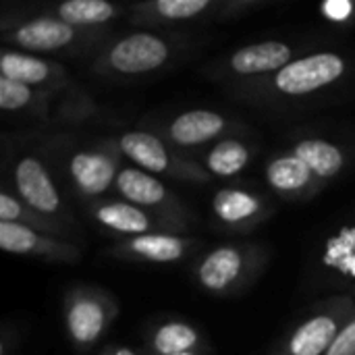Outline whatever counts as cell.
Returning a JSON list of instances; mask_svg holds the SVG:
<instances>
[{
  "label": "cell",
  "instance_id": "obj_1",
  "mask_svg": "<svg viewBox=\"0 0 355 355\" xmlns=\"http://www.w3.org/2000/svg\"><path fill=\"white\" fill-rule=\"evenodd\" d=\"M4 44L29 54H69L81 56L92 50L100 52L106 46V29H81L73 27L52 15H37L17 21L10 27H2Z\"/></svg>",
  "mask_w": 355,
  "mask_h": 355
},
{
  "label": "cell",
  "instance_id": "obj_2",
  "mask_svg": "<svg viewBox=\"0 0 355 355\" xmlns=\"http://www.w3.org/2000/svg\"><path fill=\"white\" fill-rule=\"evenodd\" d=\"M177 48L160 33L139 29L108 42L92 60V71L108 79H137L164 69Z\"/></svg>",
  "mask_w": 355,
  "mask_h": 355
},
{
  "label": "cell",
  "instance_id": "obj_3",
  "mask_svg": "<svg viewBox=\"0 0 355 355\" xmlns=\"http://www.w3.org/2000/svg\"><path fill=\"white\" fill-rule=\"evenodd\" d=\"M347 58L333 50L312 52L300 58H293L287 67L277 71L270 77L254 79L248 83V96H281V98H306L318 94L337 81H341L347 73Z\"/></svg>",
  "mask_w": 355,
  "mask_h": 355
},
{
  "label": "cell",
  "instance_id": "obj_4",
  "mask_svg": "<svg viewBox=\"0 0 355 355\" xmlns=\"http://www.w3.org/2000/svg\"><path fill=\"white\" fill-rule=\"evenodd\" d=\"M266 250L258 243L218 245L193 266L198 285L212 295H235L250 287L266 264Z\"/></svg>",
  "mask_w": 355,
  "mask_h": 355
},
{
  "label": "cell",
  "instance_id": "obj_5",
  "mask_svg": "<svg viewBox=\"0 0 355 355\" xmlns=\"http://www.w3.org/2000/svg\"><path fill=\"white\" fill-rule=\"evenodd\" d=\"M116 144L121 148V154L131 160L133 166L154 177H168L193 185H204L212 181V175L204 168V164L185 156L183 152L173 148L162 135H156L152 131H125L116 139Z\"/></svg>",
  "mask_w": 355,
  "mask_h": 355
},
{
  "label": "cell",
  "instance_id": "obj_6",
  "mask_svg": "<svg viewBox=\"0 0 355 355\" xmlns=\"http://www.w3.org/2000/svg\"><path fill=\"white\" fill-rule=\"evenodd\" d=\"M119 316V302L104 289L75 285L62 297V320L69 341L79 354H87L108 333Z\"/></svg>",
  "mask_w": 355,
  "mask_h": 355
},
{
  "label": "cell",
  "instance_id": "obj_7",
  "mask_svg": "<svg viewBox=\"0 0 355 355\" xmlns=\"http://www.w3.org/2000/svg\"><path fill=\"white\" fill-rule=\"evenodd\" d=\"M354 312L355 302L352 297H333L324 302L310 318L291 331L277 355H324Z\"/></svg>",
  "mask_w": 355,
  "mask_h": 355
},
{
  "label": "cell",
  "instance_id": "obj_8",
  "mask_svg": "<svg viewBox=\"0 0 355 355\" xmlns=\"http://www.w3.org/2000/svg\"><path fill=\"white\" fill-rule=\"evenodd\" d=\"M114 189L121 200L164 216L177 223L183 231L191 225V212L183 200L164 181L137 166H125L114 183Z\"/></svg>",
  "mask_w": 355,
  "mask_h": 355
},
{
  "label": "cell",
  "instance_id": "obj_9",
  "mask_svg": "<svg viewBox=\"0 0 355 355\" xmlns=\"http://www.w3.org/2000/svg\"><path fill=\"white\" fill-rule=\"evenodd\" d=\"M123 168V154L116 139H104L94 148L79 150L69 160V177L75 191L94 202L114 187Z\"/></svg>",
  "mask_w": 355,
  "mask_h": 355
},
{
  "label": "cell",
  "instance_id": "obj_10",
  "mask_svg": "<svg viewBox=\"0 0 355 355\" xmlns=\"http://www.w3.org/2000/svg\"><path fill=\"white\" fill-rule=\"evenodd\" d=\"M12 185H15V196L31 210L52 220H58L62 225L71 223L62 196L40 158L23 156L12 168Z\"/></svg>",
  "mask_w": 355,
  "mask_h": 355
},
{
  "label": "cell",
  "instance_id": "obj_11",
  "mask_svg": "<svg viewBox=\"0 0 355 355\" xmlns=\"http://www.w3.org/2000/svg\"><path fill=\"white\" fill-rule=\"evenodd\" d=\"M92 218L108 233L129 239L152 233H183V229L154 212H148L125 200H96L89 206Z\"/></svg>",
  "mask_w": 355,
  "mask_h": 355
},
{
  "label": "cell",
  "instance_id": "obj_12",
  "mask_svg": "<svg viewBox=\"0 0 355 355\" xmlns=\"http://www.w3.org/2000/svg\"><path fill=\"white\" fill-rule=\"evenodd\" d=\"M0 77L35 87V89H44L50 94H64L69 89L75 87L69 71L64 64L37 56V54H29V52H21L15 48H4L2 56H0Z\"/></svg>",
  "mask_w": 355,
  "mask_h": 355
},
{
  "label": "cell",
  "instance_id": "obj_13",
  "mask_svg": "<svg viewBox=\"0 0 355 355\" xmlns=\"http://www.w3.org/2000/svg\"><path fill=\"white\" fill-rule=\"evenodd\" d=\"M233 129L235 123L227 119L223 112L208 110V108H193L173 116L164 125L162 137L173 148L183 152V150H196L208 144H216L225 139L227 133Z\"/></svg>",
  "mask_w": 355,
  "mask_h": 355
},
{
  "label": "cell",
  "instance_id": "obj_14",
  "mask_svg": "<svg viewBox=\"0 0 355 355\" xmlns=\"http://www.w3.org/2000/svg\"><path fill=\"white\" fill-rule=\"evenodd\" d=\"M200 241L183 233H152L129 239H119L110 254L129 262L144 264H177L196 254Z\"/></svg>",
  "mask_w": 355,
  "mask_h": 355
},
{
  "label": "cell",
  "instance_id": "obj_15",
  "mask_svg": "<svg viewBox=\"0 0 355 355\" xmlns=\"http://www.w3.org/2000/svg\"><path fill=\"white\" fill-rule=\"evenodd\" d=\"M214 220L231 233H250L272 212L268 200L245 187H223L212 196Z\"/></svg>",
  "mask_w": 355,
  "mask_h": 355
},
{
  "label": "cell",
  "instance_id": "obj_16",
  "mask_svg": "<svg viewBox=\"0 0 355 355\" xmlns=\"http://www.w3.org/2000/svg\"><path fill=\"white\" fill-rule=\"evenodd\" d=\"M0 248L6 254L40 258L48 262H62V264H71L81 258L79 245L15 223H0Z\"/></svg>",
  "mask_w": 355,
  "mask_h": 355
},
{
  "label": "cell",
  "instance_id": "obj_17",
  "mask_svg": "<svg viewBox=\"0 0 355 355\" xmlns=\"http://www.w3.org/2000/svg\"><path fill=\"white\" fill-rule=\"evenodd\" d=\"M223 0H148L127 8L135 25H183L202 19H218Z\"/></svg>",
  "mask_w": 355,
  "mask_h": 355
},
{
  "label": "cell",
  "instance_id": "obj_18",
  "mask_svg": "<svg viewBox=\"0 0 355 355\" xmlns=\"http://www.w3.org/2000/svg\"><path fill=\"white\" fill-rule=\"evenodd\" d=\"M293 60V48L287 42L266 40L237 48L223 62V73L239 79H264Z\"/></svg>",
  "mask_w": 355,
  "mask_h": 355
},
{
  "label": "cell",
  "instance_id": "obj_19",
  "mask_svg": "<svg viewBox=\"0 0 355 355\" xmlns=\"http://www.w3.org/2000/svg\"><path fill=\"white\" fill-rule=\"evenodd\" d=\"M264 177L268 187L285 200H304L322 187L310 166L302 162L291 150L272 156L264 168Z\"/></svg>",
  "mask_w": 355,
  "mask_h": 355
},
{
  "label": "cell",
  "instance_id": "obj_20",
  "mask_svg": "<svg viewBox=\"0 0 355 355\" xmlns=\"http://www.w3.org/2000/svg\"><path fill=\"white\" fill-rule=\"evenodd\" d=\"M189 352H206L204 335L185 320H164L148 333L141 355H179Z\"/></svg>",
  "mask_w": 355,
  "mask_h": 355
},
{
  "label": "cell",
  "instance_id": "obj_21",
  "mask_svg": "<svg viewBox=\"0 0 355 355\" xmlns=\"http://www.w3.org/2000/svg\"><path fill=\"white\" fill-rule=\"evenodd\" d=\"M291 152L310 166V171L318 177L322 185L337 179L347 164L345 150L322 137H304L293 144Z\"/></svg>",
  "mask_w": 355,
  "mask_h": 355
},
{
  "label": "cell",
  "instance_id": "obj_22",
  "mask_svg": "<svg viewBox=\"0 0 355 355\" xmlns=\"http://www.w3.org/2000/svg\"><path fill=\"white\" fill-rule=\"evenodd\" d=\"M125 8L106 0H67L52 8V17L81 29H104L110 21L119 19Z\"/></svg>",
  "mask_w": 355,
  "mask_h": 355
},
{
  "label": "cell",
  "instance_id": "obj_23",
  "mask_svg": "<svg viewBox=\"0 0 355 355\" xmlns=\"http://www.w3.org/2000/svg\"><path fill=\"white\" fill-rule=\"evenodd\" d=\"M54 94L35 89L0 77V108L4 112H21L33 119H50Z\"/></svg>",
  "mask_w": 355,
  "mask_h": 355
},
{
  "label": "cell",
  "instance_id": "obj_24",
  "mask_svg": "<svg viewBox=\"0 0 355 355\" xmlns=\"http://www.w3.org/2000/svg\"><path fill=\"white\" fill-rule=\"evenodd\" d=\"M252 158V148L237 139V137H225L208 148L204 154V168L212 177L231 179L239 175Z\"/></svg>",
  "mask_w": 355,
  "mask_h": 355
},
{
  "label": "cell",
  "instance_id": "obj_25",
  "mask_svg": "<svg viewBox=\"0 0 355 355\" xmlns=\"http://www.w3.org/2000/svg\"><path fill=\"white\" fill-rule=\"evenodd\" d=\"M0 223H15V225H23L27 229L58 237V239H67L69 241V229L67 225L52 220L48 216H42L40 212L31 210L27 204H23L15 193H10L8 189L0 191Z\"/></svg>",
  "mask_w": 355,
  "mask_h": 355
},
{
  "label": "cell",
  "instance_id": "obj_26",
  "mask_svg": "<svg viewBox=\"0 0 355 355\" xmlns=\"http://www.w3.org/2000/svg\"><path fill=\"white\" fill-rule=\"evenodd\" d=\"M98 114V104L89 94H85L81 87H73L62 94V98L56 102L54 116L67 125H81Z\"/></svg>",
  "mask_w": 355,
  "mask_h": 355
},
{
  "label": "cell",
  "instance_id": "obj_27",
  "mask_svg": "<svg viewBox=\"0 0 355 355\" xmlns=\"http://www.w3.org/2000/svg\"><path fill=\"white\" fill-rule=\"evenodd\" d=\"M318 10L331 23L355 25V0H327Z\"/></svg>",
  "mask_w": 355,
  "mask_h": 355
},
{
  "label": "cell",
  "instance_id": "obj_28",
  "mask_svg": "<svg viewBox=\"0 0 355 355\" xmlns=\"http://www.w3.org/2000/svg\"><path fill=\"white\" fill-rule=\"evenodd\" d=\"M324 355H355V312Z\"/></svg>",
  "mask_w": 355,
  "mask_h": 355
},
{
  "label": "cell",
  "instance_id": "obj_29",
  "mask_svg": "<svg viewBox=\"0 0 355 355\" xmlns=\"http://www.w3.org/2000/svg\"><path fill=\"white\" fill-rule=\"evenodd\" d=\"M262 6H264L262 0H223L218 19H237V17H243L245 12L258 10Z\"/></svg>",
  "mask_w": 355,
  "mask_h": 355
},
{
  "label": "cell",
  "instance_id": "obj_30",
  "mask_svg": "<svg viewBox=\"0 0 355 355\" xmlns=\"http://www.w3.org/2000/svg\"><path fill=\"white\" fill-rule=\"evenodd\" d=\"M98 355H139L135 349H131V347H125V345H108V347H104L102 352Z\"/></svg>",
  "mask_w": 355,
  "mask_h": 355
},
{
  "label": "cell",
  "instance_id": "obj_31",
  "mask_svg": "<svg viewBox=\"0 0 355 355\" xmlns=\"http://www.w3.org/2000/svg\"><path fill=\"white\" fill-rule=\"evenodd\" d=\"M179 355H208V352H189V354H179Z\"/></svg>",
  "mask_w": 355,
  "mask_h": 355
}]
</instances>
